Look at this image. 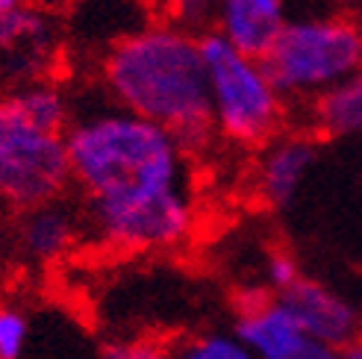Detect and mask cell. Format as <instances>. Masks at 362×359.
Listing matches in <instances>:
<instances>
[{"instance_id":"24","label":"cell","mask_w":362,"mask_h":359,"mask_svg":"<svg viewBox=\"0 0 362 359\" xmlns=\"http://www.w3.org/2000/svg\"><path fill=\"white\" fill-rule=\"evenodd\" d=\"M356 24H359V33H362V12H359V18H356Z\"/></svg>"},{"instance_id":"6","label":"cell","mask_w":362,"mask_h":359,"mask_svg":"<svg viewBox=\"0 0 362 359\" xmlns=\"http://www.w3.org/2000/svg\"><path fill=\"white\" fill-rule=\"evenodd\" d=\"M286 307L295 312L300 321L303 333L313 342H324L333 348H345L348 342L359 339L362 330V315L348 298L327 289L324 283L315 280H298L292 289L280 295Z\"/></svg>"},{"instance_id":"22","label":"cell","mask_w":362,"mask_h":359,"mask_svg":"<svg viewBox=\"0 0 362 359\" xmlns=\"http://www.w3.org/2000/svg\"><path fill=\"white\" fill-rule=\"evenodd\" d=\"M18 6H24V0H0V12H12Z\"/></svg>"},{"instance_id":"2","label":"cell","mask_w":362,"mask_h":359,"mask_svg":"<svg viewBox=\"0 0 362 359\" xmlns=\"http://www.w3.org/2000/svg\"><path fill=\"white\" fill-rule=\"evenodd\" d=\"M100 74L121 110L165 127L186 151L204 148L215 133L201 35L151 24L106 50Z\"/></svg>"},{"instance_id":"23","label":"cell","mask_w":362,"mask_h":359,"mask_svg":"<svg viewBox=\"0 0 362 359\" xmlns=\"http://www.w3.org/2000/svg\"><path fill=\"white\" fill-rule=\"evenodd\" d=\"M4 204H6V194H4V186H0V212H4Z\"/></svg>"},{"instance_id":"3","label":"cell","mask_w":362,"mask_h":359,"mask_svg":"<svg viewBox=\"0 0 362 359\" xmlns=\"http://www.w3.org/2000/svg\"><path fill=\"white\" fill-rule=\"evenodd\" d=\"M262 65L283 98H321L362 68L356 18L341 12L288 15Z\"/></svg>"},{"instance_id":"9","label":"cell","mask_w":362,"mask_h":359,"mask_svg":"<svg viewBox=\"0 0 362 359\" xmlns=\"http://www.w3.org/2000/svg\"><path fill=\"white\" fill-rule=\"evenodd\" d=\"M318 163V148L310 136H286L268 141L259 168H257V186L262 201L271 206H286L310 177L313 165Z\"/></svg>"},{"instance_id":"10","label":"cell","mask_w":362,"mask_h":359,"mask_svg":"<svg viewBox=\"0 0 362 359\" xmlns=\"http://www.w3.org/2000/svg\"><path fill=\"white\" fill-rule=\"evenodd\" d=\"M239 342L253 353V359H298L300 351L310 342L295 312L286 307V300L277 298L257 315L236 321Z\"/></svg>"},{"instance_id":"13","label":"cell","mask_w":362,"mask_h":359,"mask_svg":"<svg viewBox=\"0 0 362 359\" xmlns=\"http://www.w3.org/2000/svg\"><path fill=\"white\" fill-rule=\"evenodd\" d=\"M12 100L35 127H42L47 133H62L68 127V100L57 86L50 83H33L21 92H15Z\"/></svg>"},{"instance_id":"17","label":"cell","mask_w":362,"mask_h":359,"mask_svg":"<svg viewBox=\"0 0 362 359\" xmlns=\"http://www.w3.org/2000/svg\"><path fill=\"white\" fill-rule=\"evenodd\" d=\"M298 280H300V268H298V259L292 254H283V250H277V254L268 257V286H271V289L288 292Z\"/></svg>"},{"instance_id":"14","label":"cell","mask_w":362,"mask_h":359,"mask_svg":"<svg viewBox=\"0 0 362 359\" xmlns=\"http://www.w3.org/2000/svg\"><path fill=\"white\" fill-rule=\"evenodd\" d=\"M30 339V321L18 307H0V359H21Z\"/></svg>"},{"instance_id":"1","label":"cell","mask_w":362,"mask_h":359,"mask_svg":"<svg viewBox=\"0 0 362 359\" xmlns=\"http://www.w3.org/2000/svg\"><path fill=\"white\" fill-rule=\"evenodd\" d=\"M71 180L86 192L92 233L110 247L162 250L194 224L186 148L159 124L115 103L65 133Z\"/></svg>"},{"instance_id":"15","label":"cell","mask_w":362,"mask_h":359,"mask_svg":"<svg viewBox=\"0 0 362 359\" xmlns=\"http://www.w3.org/2000/svg\"><path fill=\"white\" fill-rule=\"evenodd\" d=\"M180 359H253V353L239 342L236 336H204L194 339V342L180 353Z\"/></svg>"},{"instance_id":"7","label":"cell","mask_w":362,"mask_h":359,"mask_svg":"<svg viewBox=\"0 0 362 359\" xmlns=\"http://www.w3.org/2000/svg\"><path fill=\"white\" fill-rule=\"evenodd\" d=\"M57 47V24L42 9L0 12V80H27L47 65Z\"/></svg>"},{"instance_id":"16","label":"cell","mask_w":362,"mask_h":359,"mask_svg":"<svg viewBox=\"0 0 362 359\" xmlns=\"http://www.w3.org/2000/svg\"><path fill=\"white\" fill-rule=\"evenodd\" d=\"M215 4L218 0H168L177 27H183L189 33L194 30L206 33V27L215 24Z\"/></svg>"},{"instance_id":"12","label":"cell","mask_w":362,"mask_h":359,"mask_svg":"<svg viewBox=\"0 0 362 359\" xmlns=\"http://www.w3.org/2000/svg\"><path fill=\"white\" fill-rule=\"evenodd\" d=\"M315 127L327 136H359L362 133V68L330 92L313 100Z\"/></svg>"},{"instance_id":"19","label":"cell","mask_w":362,"mask_h":359,"mask_svg":"<svg viewBox=\"0 0 362 359\" xmlns=\"http://www.w3.org/2000/svg\"><path fill=\"white\" fill-rule=\"evenodd\" d=\"M274 300L265 289H257V286H250V289H239L233 295V307H236V315L239 318H247V315H257L262 312L268 303Z\"/></svg>"},{"instance_id":"11","label":"cell","mask_w":362,"mask_h":359,"mask_svg":"<svg viewBox=\"0 0 362 359\" xmlns=\"http://www.w3.org/2000/svg\"><path fill=\"white\" fill-rule=\"evenodd\" d=\"M74 236H77L74 215L57 201L30 209L21 227V242L27 247V254L42 262L62 257L71 247V242H74Z\"/></svg>"},{"instance_id":"5","label":"cell","mask_w":362,"mask_h":359,"mask_svg":"<svg viewBox=\"0 0 362 359\" xmlns=\"http://www.w3.org/2000/svg\"><path fill=\"white\" fill-rule=\"evenodd\" d=\"M71 183V159L62 133H47L0 98V186L6 204L35 209L53 204Z\"/></svg>"},{"instance_id":"18","label":"cell","mask_w":362,"mask_h":359,"mask_svg":"<svg viewBox=\"0 0 362 359\" xmlns=\"http://www.w3.org/2000/svg\"><path fill=\"white\" fill-rule=\"evenodd\" d=\"M100 359H171V356L165 348H159L153 342H121L106 348Z\"/></svg>"},{"instance_id":"20","label":"cell","mask_w":362,"mask_h":359,"mask_svg":"<svg viewBox=\"0 0 362 359\" xmlns=\"http://www.w3.org/2000/svg\"><path fill=\"white\" fill-rule=\"evenodd\" d=\"M298 359H339V348L324 345V342H313V339H310Z\"/></svg>"},{"instance_id":"21","label":"cell","mask_w":362,"mask_h":359,"mask_svg":"<svg viewBox=\"0 0 362 359\" xmlns=\"http://www.w3.org/2000/svg\"><path fill=\"white\" fill-rule=\"evenodd\" d=\"M339 359H362V339H354L345 348H339Z\"/></svg>"},{"instance_id":"4","label":"cell","mask_w":362,"mask_h":359,"mask_svg":"<svg viewBox=\"0 0 362 359\" xmlns=\"http://www.w3.org/2000/svg\"><path fill=\"white\" fill-rule=\"evenodd\" d=\"M215 130L236 145H265L280 130L286 98L271 83L262 59L236 50L218 30L201 33Z\"/></svg>"},{"instance_id":"8","label":"cell","mask_w":362,"mask_h":359,"mask_svg":"<svg viewBox=\"0 0 362 359\" xmlns=\"http://www.w3.org/2000/svg\"><path fill=\"white\" fill-rule=\"evenodd\" d=\"M286 21L288 0H218L215 4V30L253 59H265Z\"/></svg>"}]
</instances>
